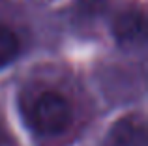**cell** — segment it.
I'll return each mask as SVG.
<instances>
[{"label":"cell","mask_w":148,"mask_h":146,"mask_svg":"<svg viewBox=\"0 0 148 146\" xmlns=\"http://www.w3.org/2000/svg\"><path fill=\"white\" fill-rule=\"evenodd\" d=\"M32 124L41 135H60L71 124V107L58 92H43L32 107Z\"/></svg>","instance_id":"1"},{"label":"cell","mask_w":148,"mask_h":146,"mask_svg":"<svg viewBox=\"0 0 148 146\" xmlns=\"http://www.w3.org/2000/svg\"><path fill=\"white\" fill-rule=\"evenodd\" d=\"M111 32L120 47L133 49L146 40V17L137 8H127L114 15Z\"/></svg>","instance_id":"2"},{"label":"cell","mask_w":148,"mask_h":146,"mask_svg":"<svg viewBox=\"0 0 148 146\" xmlns=\"http://www.w3.org/2000/svg\"><path fill=\"white\" fill-rule=\"evenodd\" d=\"M103 146H148L146 124L141 116H126L107 133Z\"/></svg>","instance_id":"3"},{"label":"cell","mask_w":148,"mask_h":146,"mask_svg":"<svg viewBox=\"0 0 148 146\" xmlns=\"http://www.w3.org/2000/svg\"><path fill=\"white\" fill-rule=\"evenodd\" d=\"M19 51H21V41L17 34L8 25L0 23V70L10 66L19 56Z\"/></svg>","instance_id":"4"},{"label":"cell","mask_w":148,"mask_h":146,"mask_svg":"<svg viewBox=\"0 0 148 146\" xmlns=\"http://www.w3.org/2000/svg\"><path fill=\"white\" fill-rule=\"evenodd\" d=\"M84 4V11H88V15L98 13L101 8L105 6V0H81Z\"/></svg>","instance_id":"5"},{"label":"cell","mask_w":148,"mask_h":146,"mask_svg":"<svg viewBox=\"0 0 148 146\" xmlns=\"http://www.w3.org/2000/svg\"><path fill=\"white\" fill-rule=\"evenodd\" d=\"M8 143V135H6V129L2 128V124H0V146H6Z\"/></svg>","instance_id":"6"}]
</instances>
